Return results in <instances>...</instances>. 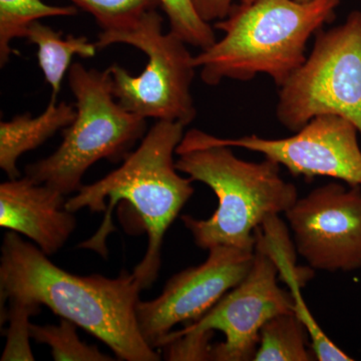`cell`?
Listing matches in <instances>:
<instances>
[{
    "mask_svg": "<svg viewBox=\"0 0 361 361\" xmlns=\"http://www.w3.org/2000/svg\"><path fill=\"white\" fill-rule=\"evenodd\" d=\"M323 115L348 118L361 137L360 11L318 30L310 56L279 87L276 118L286 129L295 133Z\"/></svg>",
    "mask_w": 361,
    "mask_h": 361,
    "instance_id": "7",
    "label": "cell"
},
{
    "mask_svg": "<svg viewBox=\"0 0 361 361\" xmlns=\"http://www.w3.org/2000/svg\"><path fill=\"white\" fill-rule=\"evenodd\" d=\"M185 128L179 122L157 121L120 167L103 179L82 185L66 200V208L73 213L84 208L106 213L96 234L78 246L104 258L108 256L106 238L116 230L113 209L121 201L132 206L148 235L146 254L133 271L142 289L151 287L158 278L164 237L194 194L193 180L179 174L174 161Z\"/></svg>",
    "mask_w": 361,
    "mask_h": 361,
    "instance_id": "2",
    "label": "cell"
},
{
    "mask_svg": "<svg viewBox=\"0 0 361 361\" xmlns=\"http://www.w3.org/2000/svg\"><path fill=\"white\" fill-rule=\"evenodd\" d=\"M78 14L75 6H56L42 0H0V66L4 68L14 51L11 42L25 39L32 23L44 18L73 16Z\"/></svg>",
    "mask_w": 361,
    "mask_h": 361,
    "instance_id": "17",
    "label": "cell"
},
{
    "mask_svg": "<svg viewBox=\"0 0 361 361\" xmlns=\"http://www.w3.org/2000/svg\"><path fill=\"white\" fill-rule=\"evenodd\" d=\"M8 307L1 315V325L8 322L6 330V343L2 353L1 361L35 360L32 348H30V318L39 314L42 305L39 303L30 302L18 298H11L7 300Z\"/></svg>",
    "mask_w": 361,
    "mask_h": 361,
    "instance_id": "20",
    "label": "cell"
},
{
    "mask_svg": "<svg viewBox=\"0 0 361 361\" xmlns=\"http://www.w3.org/2000/svg\"><path fill=\"white\" fill-rule=\"evenodd\" d=\"M94 16L103 32L125 30L145 13L161 6L160 0H71Z\"/></svg>",
    "mask_w": 361,
    "mask_h": 361,
    "instance_id": "19",
    "label": "cell"
},
{
    "mask_svg": "<svg viewBox=\"0 0 361 361\" xmlns=\"http://www.w3.org/2000/svg\"><path fill=\"white\" fill-rule=\"evenodd\" d=\"M71 104L49 102L37 118L26 113L0 123V168L9 179L20 177L18 161L26 152L39 148L59 130H65L75 118Z\"/></svg>",
    "mask_w": 361,
    "mask_h": 361,
    "instance_id": "14",
    "label": "cell"
},
{
    "mask_svg": "<svg viewBox=\"0 0 361 361\" xmlns=\"http://www.w3.org/2000/svg\"><path fill=\"white\" fill-rule=\"evenodd\" d=\"M258 236L270 252L279 270V278L288 286L294 301V313L305 325L310 336L311 348L314 353L316 360L319 361H349L351 356L344 353L336 345L319 326L304 303L301 289L313 275L312 268L297 267L294 245L289 238L288 231L284 223L278 216L266 220L261 227L256 230Z\"/></svg>",
    "mask_w": 361,
    "mask_h": 361,
    "instance_id": "13",
    "label": "cell"
},
{
    "mask_svg": "<svg viewBox=\"0 0 361 361\" xmlns=\"http://www.w3.org/2000/svg\"><path fill=\"white\" fill-rule=\"evenodd\" d=\"M78 325L61 318L58 325L30 324V336L37 343H44L51 349L56 361H113L110 355L102 353L97 345H89L78 336Z\"/></svg>",
    "mask_w": 361,
    "mask_h": 361,
    "instance_id": "18",
    "label": "cell"
},
{
    "mask_svg": "<svg viewBox=\"0 0 361 361\" xmlns=\"http://www.w3.org/2000/svg\"><path fill=\"white\" fill-rule=\"evenodd\" d=\"M160 1L167 14L171 32L175 33L188 45L198 47L201 51L215 44L217 39L214 28L199 16L192 0Z\"/></svg>",
    "mask_w": 361,
    "mask_h": 361,
    "instance_id": "21",
    "label": "cell"
},
{
    "mask_svg": "<svg viewBox=\"0 0 361 361\" xmlns=\"http://www.w3.org/2000/svg\"><path fill=\"white\" fill-rule=\"evenodd\" d=\"M255 234L253 263L245 278L199 319L175 331L222 332L225 341L213 344V360H253L265 323L274 316L294 312L290 291L278 285L276 262Z\"/></svg>",
    "mask_w": 361,
    "mask_h": 361,
    "instance_id": "8",
    "label": "cell"
},
{
    "mask_svg": "<svg viewBox=\"0 0 361 361\" xmlns=\"http://www.w3.org/2000/svg\"><path fill=\"white\" fill-rule=\"evenodd\" d=\"M233 1L234 0H192L197 13L208 23L224 20L234 6Z\"/></svg>",
    "mask_w": 361,
    "mask_h": 361,
    "instance_id": "23",
    "label": "cell"
},
{
    "mask_svg": "<svg viewBox=\"0 0 361 361\" xmlns=\"http://www.w3.org/2000/svg\"><path fill=\"white\" fill-rule=\"evenodd\" d=\"M68 84L75 99V120L63 130V142L54 154L25 167V176L65 196L77 193L97 161H123L147 130L146 118L116 101L108 70L73 63Z\"/></svg>",
    "mask_w": 361,
    "mask_h": 361,
    "instance_id": "5",
    "label": "cell"
},
{
    "mask_svg": "<svg viewBox=\"0 0 361 361\" xmlns=\"http://www.w3.org/2000/svg\"><path fill=\"white\" fill-rule=\"evenodd\" d=\"M357 128L343 116H315L291 137L265 139L257 135L223 139L217 144L262 154L283 166L294 177L311 180L329 177L361 187V149Z\"/></svg>",
    "mask_w": 361,
    "mask_h": 361,
    "instance_id": "11",
    "label": "cell"
},
{
    "mask_svg": "<svg viewBox=\"0 0 361 361\" xmlns=\"http://www.w3.org/2000/svg\"><path fill=\"white\" fill-rule=\"evenodd\" d=\"M25 39L37 47V59L45 82L51 85V101L56 102L61 90L66 71H70L73 56L92 59L96 56V42L87 37L73 35L63 37V33L56 32L49 25L39 21L32 23L25 32Z\"/></svg>",
    "mask_w": 361,
    "mask_h": 361,
    "instance_id": "15",
    "label": "cell"
},
{
    "mask_svg": "<svg viewBox=\"0 0 361 361\" xmlns=\"http://www.w3.org/2000/svg\"><path fill=\"white\" fill-rule=\"evenodd\" d=\"M341 0H252L234 4L214 27L222 39L194 56L202 82L218 85L225 80L249 82L258 75L278 87L306 58L310 37L336 20Z\"/></svg>",
    "mask_w": 361,
    "mask_h": 361,
    "instance_id": "4",
    "label": "cell"
},
{
    "mask_svg": "<svg viewBox=\"0 0 361 361\" xmlns=\"http://www.w3.org/2000/svg\"><path fill=\"white\" fill-rule=\"evenodd\" d=\"M285 216L297 253L313 270L360 269V186L327 183L297 199Z\"/></svg>",
    "mask_w": 361,
    "mask_h": 361,
    "instance_id": "9",
    "label": "cell"
},
{
    "mask_svg": "<svg viewBox=\"0 0 361 361\" xmlns=\"http://www.w3.org/2000/svg\"><path fill=\"white\" fill-rule=\"evenodd\" d=\"M66 196L25 176L0 185V226L32 240L47 256L58 253L75 231Z\"/></svg>",
    "mask_w": 361,
    "mask_h": 361,
    "instance_id": "12",
    "label": "cell"
},
{
    "mask_svg": "<svg viewBox=\"0 0 361 361\" xmlns=\"http://www.w3.org/2000/svg\"><path fill=\"white\" fill-rule=\"evenodd\" d=\"M310 334L294 312L271 318L260 332V341L253 360L312 361Z\"/></svg>",
    "mask_w": 361,
    "mask_h": 361,
    "instance_id": "16",
    "label": "cell"
},
{
    "mask_svg": "<svg viewBox=\"0 0 361 361\" xmlns=\"http://www.w3.org/2000/svg\"><path fill=\"white\" fill-rule=\"evenodd\" d=\"M215 332L171 331L161 341L164 358L171 361L213 360V338Z\"/></svg>",
    "mask_w": 361,
    "mask_h": 361,
    "instance_id": "22",
    "label": "cell"
},
{
    "mask_svg": "<svg viewBox=\"0 0 361 361\" xmlns=\"http://www.w3.org/2000/svg\"><path fill=\"white\" fill-rule=\"evenodd\" d=\"M176 154L179 172L207 185L217 196V210L209 219L182 216L202 249L224 245L254 251L256 230L269 218L286 213L298 199L296 187L280 174L279 164L237 158L231 147L217 144L203 130L185 133Z\"/></svg>",
    "mask_w": 361,
    "mask_h": 361,
    "instance_id": "3",
    "label": "cell"
},
{
    "mask_svg": "<svg viewBox=\"0 0 361 361\" xmlns=\"http://www.w3.org/2000/svg\"><path fill=\"white\" fill-rule=\"evenodd\" d=\"M141 285L133 273L78 276L51 262L39 247L6 233L0 257V304L18 298L47 306L96 336L118 360L159 361L145 341L137 318Z\"/></svg>",
    "mask_w": 361,
    "mask_h": 361,
    "instance_id": "1",
    "label": "cell"
},
{
    "mask_svg": "<svg viewBox=\"0 0 361 361\" xmlns=\"http://www.w3.org/2000/svg\"><path fill=\"white\" fill-rule=\"evenodd\" d=\"M97 49L128 44L144 52L148 59L137 77L118 63L106 68L113 94L126 110L144 118L179 122L185 127L197 116L191 87L195 77L194 56L175 33L163 32V18L156 9L144 14L125 30L103 32Z\"/></svg>",
    "mask_w": 361,
    "mask_h": 361,
    "instance_id": "6",
    "label": "cell"
},
{
    "mask_svg": "<svg viewBox=\"0 0 361 361\" xmlns=\"http://www.w3.org/2000/svg\"><path fill=\"white\" fill-rule=\"evenodd\" d=\"M253 259L254 251L214 246L205 262L171 277L157 298L140 300L137 318L145 341L160 348L176 325L199 319L245 278Z\"/></svg>",
    "mask_w": 361,
    "mask_h": 361,
    "instance_id": "10",
    "label": "cell"
},
{
    "mask_svg": "<svg viewBox=\"0 0 361 361\" xmlns=\"http://www.w3.org/2000/svg\"><path fill=\"white\" fill-rule=\"evenodd\" d=\"M252 0H240V2L242 4H247V2H250ZM297 1L302 2V4H307V2L314 1V0H297Z\"/></svg>",
    "mask_w": 361,
    "mask_h": 361,
    "instance_id": "24",
    "label": "cell"
}]
</instances>
